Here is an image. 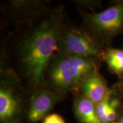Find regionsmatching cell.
Here are the masks:
<instances>
[{"mask_svg": "<svg viewBox=\"0 0 123 123\" xmlns=\"http://www.w3.org/2000/svg\"><path fill=\"white\" fill-rule=\"evenodd\" d=\"M43 123H66L62 117L56 113L47 115L44 119Z\"/></svg>", "mask_w": 123, "mask_h": 123, "instance_id": "obj_13", "label": "cell"}, {"mask_svg": "<svg viewBox=\"0 0 123 123\" xmlns=\"http://www.w3.org/2000/svg\"><path fill=\"white\" fill-rule=\"evenodd\" d=\"M80 88L83 91L84 96L96 105L112 93L108 88L105 80L98 71L84 79Z\"/></svg>", "mask_w": 123, "mask_h": 123, "instance_id": "obj_7", "label": "cell"}, {"mask_svg": "<svg viewBox=\"0 0 123 123\" xmlns=\"http://www.w3.org/2000/svg\"></svg>", "mask_w": 123, "mask_h": 123, "instance_id": "obj_16", "label": "cell"}, {"mask_svg": "<svg viewBox=\"0 0 123 123\" xmlns=\"http://www.w3.org/2000/svg\"><path fill=\"white\" fill-rule=\"evenodd\" d=\"M48 67L49 80L53 87L52 90L64 94L69 90H74L68 55L56 54Z\"/></svg>", "mask_w": 123, "mask_h": 123, "instance_id": "obj_5", "label": "cell"}, {"mask_svg": "<svg viewBox=\"0 0 123 123\" xmlns=\"http://www.w3.org/2000/svg\"><path fill=\"white\" fill-rule=\"evenodd\" d=\"M104 44L90 30L70 27L63 29L58 43V53L91 58H102Z\"/></svg>", "mask_w": 123, "mask_h": 123, "instance_id": "obj_2", "label": "cell"}, {"mask_svg": "<svg viewBox=\"0 0 123 123\" xmlns=\"http://www.w3.org/2000/svg\"><path fill=\"white\" fill-rule=\"evenodd\" d=\"M63 95L52 90L42 89L36 93L29 105L27 117L35 123L44 119L54 105L62 98Z\"/></svg>", "mask_w": 123, "mask_h": 123, "instance_id": "obj_6", "label": "cell"}, {"mask_svg": "<svg viewBox=\"0 0 123 123\" xmlns=\"http://www.w3.org/2000/svg\"><path fill=\"white\" fill-rule=\"evenodd\" d=\"M62 13L56 11L27 34L20 47L21 64L31 88L42 90L51 61L58 53L60 35L64 28Z\"/></svg>", "mask_w": 123, "mask_h": 123, "instance_id": "obj_1", "label": "cell"}, {"mask_svg": "<svg viewBox=\"0 0 123 123\" xmlns=\"http://www.w3.org/2000/svg\"><path fill=\"white\" fill-rule=\"evenodd\" d=\"M12 78V77H11ZM3 77L0 87V120L2 123H16L21 111L18 86L14 78Z\"/></svg>", "mask_w": 123, "mask_h": 123, "instance_id": "obj_4", "label": "cell"}, {"mask_svg": "<svg viewBox=\"0 0 123 123\" xmlns=\"http://www.w3.org/2000/svg\"><path fill=\"white\" fill-rule=\"evenodd\" d=\"M117 123H123V113L121 115V116L120 118L119 121H118Z\"/></svg>", "mask_w": 123, "mask_h": 123, "instance_id": "obj_15", "label": "cell"}, {"mask_svg": "<svg viewBox=\"0 0 123 123\" xmlns=\"http://www.w3.org/2000/svg\"><path fill=\"white\" fill-rule=\"evenodd\" d=\"M69 62L73 77L74 88H80L81 83L87 77L98 71L95 58L80 55H68Z\"/></svg>", "mask_w": 123, "mask_h": 123, "instance_id": "obj_8", "label": "cell"}, {"mask_svg": "<svg viewBox=\"0 0 123 123\" xmlns=\"http://www.w3.org/2000/svg\"><path fill=\"white\" fill-rule=\"evenodd\" d=\"M111 100V95L96 105V113L101 123H108L107 117L108 107Z\"/></svg>", "mask_w": 123, "mask_h": 123, "instance_id": "obj_11", "label": "cell"}, {"mask_svg": "<svg viewBox=\"0 0 123 123\" xmlns=\"http://www.w3.org/2000/svg\"><path fill=\"white\" fill-rule=\"evenodd\" d=\"M83 17L89 30L103 44L123 33V2L99 13L84 14Z\"/></svg>", "mask_w": 123, "mask_h": 123, "instance_id": "obj_3", "label": "cell"}, {"mask_svg": "<svg viewBox=\"0 0 123 123\" xmlns=\"http://www.w3.org/2000/svg\"><path fill=\"white\" fill-rule=\"evenodd\" d=\"M75 111L82 123H101L96 113V104L84 96L76 100Z\"/></svg>", "mask_w": 123, "mask_h": 123, "instance_id": "obj_9", "label": "cell"}, {"mask_svg": "<svg viewBox=\"0 0 123 123\" xmlns=\"http://www.w3.org/2000/svg\"><path fill=\"white\" fill-rule=\"evenodd\" d=\"M103 59L107 63L112 73L118 76H123V50L108 49L104 51Z\"/></svg>", "mask_w": 123, "mask_h": 123, "instance_id": "obj_10", "label": "cell"}, {"mask_svg": "<svg viewBox=\"0 0 123 123\" xmlns=\"http://www.w3.org/2000/svg\"><path fill=\"white\" fill-rule=\"evenodd\" d=\"M119 88H120V90L121 91V92H122V93L123 94V80H122L120 83Z\"/></svg>", "mask_w": 123, "mask_h": 123, "instance_id": "obj_14", "label": "cell"}, {"mask_svg": "<svg viewBox=\"0 0 123 123\" xmlns=\"http://www.w3.org/2000/svg\"><path fill=\"white\" fill-rule=\"evenodd\" d=\"M120 101L117 99H111L108 107L107 117L108 123H113L117 117V109L119 107Z\"/></svg>", "mask_w": 123, "mask_h": 123, "instance_id": "obj_12", "label": "cell"}]
</instances>
